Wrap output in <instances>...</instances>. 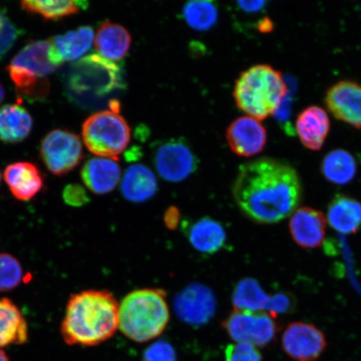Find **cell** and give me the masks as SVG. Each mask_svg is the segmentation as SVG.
<instances>
[{
    "instance_id": "14",
    "label": "cell",
    "mask_w": 361,
    "mask_h": 361,
    "mask_svg": "<svg viewBox=\"0 0 361 361\" xmlns=\"http://www.w3.org/2000/svg\"><path fill=\"white\" fill-rule=\"evenodd\" d=\"M227 140L234 153L250 157L264 150L267 142V132L259 120L248 116H242L228 126Z\"/></svg>"
},
{
    "instance_id": "35",
    "label": "cell",
    "mask_w": 361,
    "mask_h": 361,
    "mask_svg": "<svg viewBox=\"0 0 361 361\" xmlns=\"http://www.w3.org/2000/svg\"><path fill=\"white\" fill-rule=\"evenodd\" d=\"M63 197L67 204L73 207H80L89 201V197L85 189L78 184L69 185L63 192Z\"/></svg>"
},
{
    "instance_id": "29",
    "label": "cell",
    "mask_w": 361,
    "mask_h": 361,
    "mask_svg": "<svg viewBox=\"0 0 361 361\" xmlns=\"http://www.w3.org/2000/svg\"><path fill=\"white\" fill-rule=\"evenodd\" d=\"M83 2L70 1H23L21 6L24 10L30 13H39L47 20H58L61 18L75 15L80 10Z\"/></svg>"
},
{
    "instance_id": "7",
    "label": "cell",
    "mask_w": 361,
    "mask_h": 361,
    "mask_svg": "<svg viewBox=\"0 0 361 361\" xmlns=\"http://www.w3.org/2000/svg\"><path fill=\"white\" fill-rule=\"evenodd\" d=\"M82 137L93 154L116 161L128 146L130 128L119 111H102L85 121Z\"/></svg>"
},
{
    "instance_id": "38",
    "label": "cell",
    "mask_w": 361,
    "mask_h": 361,
    "mask_svg": "<svg viewBox=\"0 0 361 361\" xmlns=\"http://www.w3.org/2000/svg\"><path fill=\"white\" fill-rule=\"evenodd\" d=\"M0 361H8L6 352L0 349Z\"/></svg>"
},
{
    "instance_id": "33",
    "label": "cell",
    "mask_w": 361,
    "mask_h": 361,
    "mask_svg": "<svg viewBox=\"0 0 361 361\" xmlns=\"http://www.w3.org/2000/svg\"><path fill=\"white\" fill-rule=\"evenodd\" d=\"M17 30L0 11V59L10 49L17 38Z\"/></svg>"
},
{
    "instance_id": "3",
    "label": "cell",
    "mask_w": 361,
    "mask_h": 361,
    "mask_svg": "<svg viewBox=\"0 0 361 361\" xmlns=\"http://www.w3.org/2000/svg\"><path fill=\"white\" fill-rule=\"evenodd\" d=\"M169 319L166 293L159 288L135 290L119 305V329L135 342L154 340L164 331Z\"/></svg>"
},
{
    "instance_id": "18",
    "label": "cell",
    "mask_w": 361,
    "mask_h": 361,
    "mask_svg": "<svg viewBox=\"0 0 361 361\" xmlns=\"http://www.w3.org/2000/svg\"><path fill=\"white\" fill-rule=\"evenodd\" d=\"M4 178L13 197L29 201L42 191L43 178L37 166L30 162H16L8 166Z\"/></svg>"
},
{
    "instance_id": "36",
    "label": "cell",
    "mask_w": 361,
    "mask_h": 361,
    "mask_svg": "<svg viewBox=\"0 0 361 361\" xmlns=\"http://www.w3.org/2000/svg\"><path fill=\"white\" fill-rule=\"evenodd\" d=\"M238 6L243 11L246 13H256L263 10L265 1H238Z\"/></svg>"
},
{
    "instance_id": "27",
    "label": "cell",
    "mask_w": 361,
    "mask_h": 361,
    "mask_svg": "<svg viewBox=\"0 0 361 361\" xmlns=\"http://www.w3.org/2000/svg\"><path fill=\"white\" fill-rule=\"evenodd\" d=\"M269 300L270 297L252 279L239 282L233 295V305L238 310L264 311L268 309Z\"/></svg>"
},
{
    "instance_id": "20",
    "label": "cell",
    "mask_w": 361,
    "mask_h": 361,
    "mask_svg": "<svg viewBox=\"0 0 361 361\" xmlns=\"http://www.w3.org/2000/svg\"><path fill=\"white\" fill-rule=\"evenodd\" d=\"M183 228L189 243L202 254L213 255L220 251L227 239L222 224L209 218H203L194 223H185Z\"/></svg>"
},
{
    "instance_id": "17",
    "label": "cell",
    "mask_w": 361,
    "mask_h": 361,
    "mask_svg": "<svg viewBox=\"0 0 361 361\" xmlns=\"http://www.w3.org/2000/svg\"><path fill=\"white\" fill-rule=\"evenodd\" d=\"M295 129L300 142L312 151L322 148L331 129L327 112L319 106L307 107L297 117Z\"/></svg>"
},
{
    "instance_id": "31",
    "label": "cell",
    "mask_w": 361,
    "mask_h": 361,
    "mask_svg": "<svg viewBox=\"0 0 361 361\" xmlns=\"http://www.w3.org/2000/svg\"><path fill=\"white\" fill-rule=\"evenodd\" d=\"M225 361H262V355L256 346L236 343L226 348Z\"/></svg>"
},
{
    "instance_id": "23",
    "label": "cell",
    "mask_w": 361,
    "mask_h": 361,
    "mask_svg": "<svg viewBox=\"0 0 361 361\" xmlns=\"http://www.w3.org/2000/svg\"><path fill=\"white\" fill-rule=\"evenodd\" d=\"M121 188L126 200L133 202L147 201L157 192L156 176L147 166L134 164L126 171Z\"/></svg>"
},
{
    "instance_id": "26",
    "label": "cell",
    "mask_w": 361,
    "mask_h": 361,
    "mask_svg": "<svg viewBox=\"0 0 361 361\" xmlns=\"http://www.w3.org/2000/svg\"><path fill=\"white\" fill-rule=\"evenodd\" d=\"M357 171V164L353 155L344 149H336L324 157L322 173L334 184L345 185L351 182Z\"/></svg>"
},
{
    "instance_id": "37",
    "label": "cell",
    "mask_w": 361,
    "mask_h": 361,
    "mask_svg": "<svg viewBox=\"0 0 361 361\" xmlns=\"http://www.w3.org/2000/svg\"><path fill=\"white\" fill-rule=\"evenodd\" d=\"M179 214L178 212L175 209H171L168 211L166 215V223L169 228H175L178 224Z\"/></svg>"
},
{
    "instance_id": "6",
    "label": "cell",
    "mask_w": 361,
    "mask_h": 361,
    "mask_svg": "<svg viewBox=\"0 0 361 361\" xmlns=\"http://www.w3.org/2000/svg\"><path fill=\"white\" fill-rule=\"evenodd\" d=\"M117 74L116 66L111 61L97 55L85 56L68 70L66 78L68 96L80 105H89L114 88Z\"/></svg>"
},
{
    "instance_id": "32",
    "label": "cell",
    "mask_w": 361,
    "mask_h": 361,
    "mask_svg": "<svg viewBox=\"0 0 361 361\" xmlns=\"http://www.w3.org/2000/svg\"><path fill=\"white\" fill-rule=\"evenodd\" d=\"M143 361H176L175 350L169 343L158 341L145 351Z\"/></svg>"
},
{
    "instance_id": "28",
    "label": "cell",
    "mask_w": 361,
    "mask_h": 361,
    "mask_svg": "<svg viewBox=\"0 0 361 361\" xmlns=\"http://www.w3.org/2000/svg\"><path fill=\"white\" fill-rule=\"evenodd\" d=\"M183 16L188 25L197 31L209 30L219 20V10L212 1H190L185 4Z\"/></svg>"
},
{
    "instance_id": "13",
    "label": "cell",
    "mask_w": 361,
    "mask_h": 361,
    "mask_svg": "<svg viewBox=\"0 0 361 361\" xmlns=\"http://www.w3.org/2000/svg\"><path fill=\"white\" fill-rule=\"evenodd\" d=\"M324 102L336 119L361 129V84L338 81L327 90Z\"/></svg>"
},
{
    "instance_id": "39",
    "label": "cell",
    "mask_w": 361,
    "mask_h": 361,
    "mask_svg": "<svg viewBox=\"0 0 361 361\" xmlns=\"http://www.w3.org/2000/svg\"><path fill=\"white\" fill-rule=\"evenodd\" d=\"M4 97V90L1 83H0V103L3 101Z\"/></svg>"
},
{
    "instance_id": "34",
    "label": "cell",
    "mask_w": 361,
    "mask_h": 361,
    "mask_svg": "<svg viewBox=\"0 0 361 361\" xmlns=\"http://www.w3.org/2000/svg\"><path fill=\"white\" fill-rule=\"evenodd\" d=\"M295 307V300L290 295L286 293H278L273 297H270V300L267 310L269 314L275 317V315L290 312V310Z\"/></svg>"
},
{
    "instance_id": "2",
    "label": "cell",
    "mask_w": 361,
    "mask_h": 361,
    "mask_svg": "<svg viewBox=\"0 0 361 361\" xmlns=\"http://www.w3.org/2000/svg\"><path fill=\"white\" fill-rule=\"evenodd\" d=\"M119 329V305L106 290L72 295L61 324V336L71 345L94 346L109 340Z\"/></svg>"
},
{
    "instance_id": "22",
    "label": "cell",
    "mask_w": 361,
    "mask_h": 361,
    "mask_svg": "<svg viewBox=\"0 0 361 361\" xmlns=\"http://www.w3.org/2000/svg\"><path fill=\"white\" fill-rule=\"evenodd\" d=\"M132 37L128 30L115 23L105 22L97 30L94 47L102 58L110 61L123 60L129 51Z\"/></svg>"
},
{
    "instance_id": "12",
    "label": "cell",
    "mask_w": 361,
    "mask_h": 361,
    "mask_svg": "<svg viewBox=\"0 0 361 361\" xmlns=\"http://www.w3.org/2000/svg\"><path fill=\"white\" fill-rule=\"evenodd\" d=\"M175 311L182 322L200 326L213 317L216 309L214 293L202 284L193 283L175 299Z\"/></svg>"
},
{
    "instance_id": "30",
    "label": "cell",
    "mask_w": 361,
    "mask_h": 361,
    "mask_svg": "<svg viewBox=\"0 0 361 361\" xmlns=\"http://www.w3.org/2000/svg\"><path fill=\"white\" fill-rule=\"evenodd\" d=\"M23 279V269L11 255L0 254V291H10L20 286Z\"/></svg>"
},
{
    "instance_id": "24",
    "label": "cell",
    "mask_w": 361,
    "mask_h": 361,
    "mask_svg": "<svg viewBox=\"0 0 361 361\" xmlns=\"http://www.w3.org/2000/svg\"><path fill=\"white\" fill-rule=\"evenodd\" d=\"M28 338V326L20 310L7 298L0 300V348L22 345Z\"/></svg>"
},
{
    "instance_id": "25",
    "label": "cell",
    "mask_w": 361,
    "mask_h": 361,
    "mask_svg": "<svg viewBox=\"0 0 361 361\" xmlns=\"http://www.w3.org/2000/svg\"><path fill=\"white\" fill-rule=\"evenodd\" d=\"M32 128L29 112L20 105H7L0 109V139L18 142L28 137Z\"/></svg>"
},
{
    "instance_id": "9",
    "label": "cell",
    "mask_w": 361,
    "mask_h": 361,
    "mask_svg": "<svg viewBox=\"0 0 361 361\" xmlns=\"http://www.w3.org/2000/svg\"><path fill=\"white\" fill-rule=\"evenodd\" d=\"M153 164L162 178L171 183L182 182L197 169L198 161L187 141L166 140L152 147Z\"/></svg>"
},
{
    "instance_id": "11",
    "label": "cell",
    "mask_w": 361,
    "mask_h": 361,
    "mask_svg": "<svg viewBox=\"0 0 361 361\" xmlns=\"http://www.w3.org/2000/svg\"><path fill=\"white\" fill-rule=\"evenodd\" d=\"M326 346V336L312 324L293 322L283 333V350L295 361H316Z\"/></svg>"
},
{
    "instance_id": "15",
    "label": "cell",
    "mask_w": 361,
    "mask_h": 361,
    "mask_svg": "<svg viewBox=\"0 0 361 361\" xmlns=\"http://www.w3.org/2000/svg\"><path fill=\"white\" fill-rule=\"evenodd\" d=\"M290 231L293 240L301 247L314 250L322 246L326 231V219L309 207L297 209L291 215Z\"/></svg>"
},
{
    "instance_id": "16",
    "label": "cell",
    "mask_w": 361,
    "mask_h": 361,
    "mask_svg": "<svg viewBox=\"0 0 361 361\" xmlns=\"http://www.w3.org/2000/svg\"><path fill=\"white\" fill-rule=\"evenodd\" d=\"M94 38L93 30L83 26L49 39V54L54 64L59 67L66 61L78 60L92 48Z\"/></svg>"
},
{
    "instance_id": "19",
    "label": "cell",
    "mask_w": 361,
    "mask_h": 361,
    "mask_svg": "<svg viewBox=\"0 0 361 361\" xmlns=\"http://www.w3.org/2000/svg\"><path fill=\"white\" fill-rule=\"evenodd\" d=\"M81 178L89 190L102 195L114 190L121 179V171L115 160L94 157L84 165Z\"/></svg>"
},
{
    "instance_id": "21",
    "label": "cell",
    "mask_w": 361,
    "mask_h": 361,
    "mask_svg": "<svg viewBox=\"0 0 361 361\" xmlns=\"http://www.w3.org/2000/svg\"><path fill=\"white\" fill-rule=\"evenodd\" d=\"M327 221L338 233L354 234L361 228V204L344 194H338L329 202Z\"/></svg>"
},
{
    "instance_id": "4",
    "label": "cell",
    "mask_w": 361,
    "mask_h": 361,
    "mask_svg": "<svg viewBox=\"0 0 361 361\" xmlns=\"http://www.w3.org/2000/svg\"><path fill=\"white\" fill-rule=\"evenodd\" d=\"M287 92L281 72L269 65H257L238 78L234 98L239 109L261 121L279 111Z\"/></svg>"
},
{
    "instance_id": "10",
    "label": "cell",
    "mask_w": 361,
    "mask_h": 361,
    "mask_svg": "<svg viewBox=\"0 0 361 361\" xmlns=\"http://www.w3.org/2000/svg\"><path fill=\"white\" fill-rule=\"evenodd\" d=\"M40 155L48 169L57 176L65 175L80 164L83 147L79 135L55 130L42 141Z\"/></svg>"
},
{
    "instance_id": "40",
    "label": "cell",
    "mask_w": 361,
    "mask_h": 361,
    "mask_svg": "<svg viewBox=\"0 0 361 361\" xmlns=\"http://www.w3.org/2000/svg\"><path fill=\"white\" fill-rule=\"evenodd\" d=\"M0 182H1V174H0Z\"/></svg>"
},
{
    "instance_id": "5",
    "label": "cell",
    "mask_w": 361,
    "mask_h": 361,
    "mask_svg": "<svg viewBox=\"0 0 361 361\" xmlns=\"http://www.w3.org/2000/svg\"><path fill=\"white\" fill-rule=\"evenodd\" d=\"M49 40H38L25 45L7 67L16 92L30 101L42 100L49 92L48 78L58 68L49 54Z\"/></svg>"
},
{
    "instance_id": "1",
    "label": "cell",
    "mask_w": 361,
    "mask_h": 361,
    "mask_svg": "<svg viewBox=\"0 0 361 361\" xmlns=\"http://www.w3.org/2000/svg\"><path fill=\"white\" fill-rule=\"evenodd\" d=\"M233 197L248 219L261 224H277L299 207L300 178L288 162L262 157L240 166L233 185Z\"/></svg>"
},
{
    "instance_id": "8",
    "label": "cell",
    "mask_w": 361,
    "mask_h": 361,
    "mask_svg": "<svg viewBox=\"0 0 361 361\" xmlns=\"http://www.w3.org/2000/svg\"><path fill=\"white\" fill-rule=\"evenodd\" d=\"M225 331L237 343L267 346L278 333L274 318L265 311L235 310L224 323Z\"/></svg>"
}]
</instances>
